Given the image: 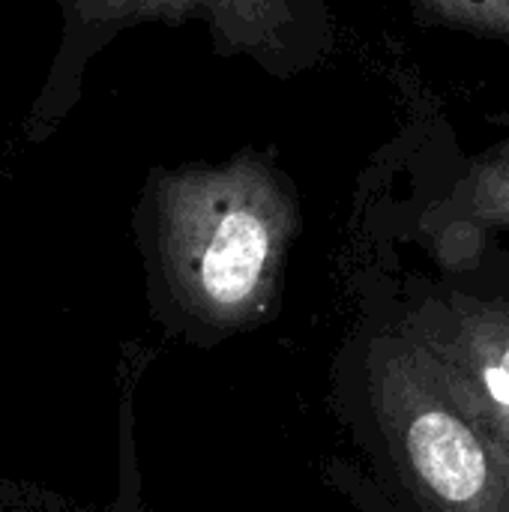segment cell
<instances>
[{
	"mask_svg": "<svg viewBox=\"0 0 509 512\" xmlns=\"http://www.w3.org/2000/svg\"><path fill=\"white\" fill-rule=\"evenodd\" d=\"M297 231L294 183L258 150L177 171L159 189L168 282L216 327H240L270 303Z\"/></svg>",
	"mask_w": 509,
	"mask_h": 512,
	"instance_id": "6da1fadb",
	"label": "cell"
},
{
	"mask_svg": "<svg viewBox=\"0 0 509 512\" xmlns=\"http://www.w3.org/2000/svg\"><path fill=\"white\" fill-rule=\"evenodd\" d=\"M369 393L396 468L426 512H509V477L411 333L381 336Z\"/></svg>",
	"mask_w": 509,
	"mask_h": 512,
	"instance_id": "7a4b0ae2",
	"label": "cell"
},
{
	"mask_svg": "<svg viewBox=\"0 0 509 512\" xmlns=\"http://www.w3.org/2000/svg\"><path fill=\"white\" fill-rule=\"evenodd\" d=\"M509 477V306L471 297L426 303L408 330Z\"/></svg>",
	"mask_w": 509,
	"mask_h": 512,
	"instance_id": "3957f363",
	"label": "cell"
},
{
	"mask_svg": "<svg viewBox=\"0 0 509 512\" xmlns=\"http://www.w3.org/2000/svg\"><path fill=\"white\" fill-rule=\"evenodd\" d=\"M129 15L201 18L222 57L252 60L273 78L318 69L336 48L327 0H108Z\"/></svg>",
	"mask_w": 509,
	"mask_h": 512,
	"instance_id": "277c9868",
	"label": "cell"
},
{
	"mask_svg": "<svg viewBox=\"0 0 509 512\" xmlns=\"http://www.w3.org/2000/svg\"><path fill=\"white\" fill-rule=\"evenodd\" d=\"M426 24L509 45V0H408Z\"/></svg>",
	"mask_w": 509,
	"mask_h": 512,
	"instance_id": "5b68a950",
	"label": "cell"
},
{
	"mask_svg": "<svg viewBox=\"0 0 509 512\" xmlns=\"http://www.w3.org/2000/svg\"><path fill=\"white\" fill-rule=\"evenodd\" d=\"M462 195L477 219L489 225H509V144L495 147L489 156L474 162Z\"/></svg>",
	"mask_w": 509,
	"mask_h": 512,
	"instance_id": "8992f818",
	"label": "cell"
}]
</instances>
